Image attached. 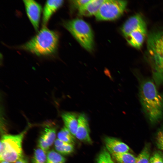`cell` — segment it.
Listing matches in <instances>:
<instances>
[{"mask_svg": "<svg viewBox=\"0 0 163 163\" xmlns=\"http://www.w3.org/2000/svg\"><path fill=\"white\" fill-rule=\"evenodd\" d=\"M55 148L57 152L63 155L70 154L74 149L73 145L69 143L60 146L55 147Z\"/></svg>", "mask_w": 163, "mask_h": 163, "instance_id": "21", "label": "cell"}, {"mask_svg": "<svg viewBox=\"0 0 163 163\" xmlns=\"http://www.w3.org/2000/svg\"><path fill=\"white\" fill-rule=\"evenodd\" d=\"M119 163H135L136 157L128 152L112 154Z\"/></svg>", "mask_w": 163, "mask_h": 163, "instance_id": "14", "label": "cell"}, {"mask_svg": "<svg viewBox=\"0 0 163 163\" xmlns=\"http://www.w3.org/2000/svg\"><path fill=\"white\" fill-rule=\"evenodd\" d=\"M63 25L83 47L88 51L92 50L94 36L87 23L82 19H76L66 21Z\"/></svg>", "mask_w": 163, "mask_h": 163, "instance_id": "6", "label": "cell"}, {"mask_svg": "<svg viewBox=\"0 0 163 163\" xmlns=\"http://www.w3.org/2000/svg\"><path fill=\"white\" fill-rule=\"evenodd\" d=\"M46 154V163H64L66 161V158L54 150L49 151Z\"/></svg>", "mask_w": 163, "mask_h": 163, "instance_id": "17", "label": "cell"}, {"mask_svg": "<svg viewBox=\"0 0 163 163\" xmlns=\"http://www.w3.org/2000/svg\"><path fill=\"white\" fill-rule=\"evenodd\" d=\"M56 130L53 127L48 126L45 128L41 135L50 147L55 140Z\"/></svg>", "mask_w": 163, "mask_h": 163, "instance_id": "15", "label": "cell"}, {"mask_svg": "<svg viewBox=\"0 0 163 163\" xmlns=\"http://www.w3.org/2000/svg\"><path fill=\"white\" fill-rule=\"evenodd\" d=\"M14 163H28L27 160L22 156Z\"/></svg>", "mask_w": 163, "mask_h": 163, "instance_id": "26", "label": "cell"}, {"mask_svg": "<svg viewBox=\"0 0 163 163\" xmlns=\"http://www.w3.org/2000/svg\"><path fill=\"white\" fill-rule=\"evenodd\" d=\"M0 163H10V162L5 161H0Z\"/></svg>", "mask_w": 163, "mask_h": 163, "instance_id": "27", "label": "cell"}, {"mask_svg": "<svg viewBox=\"0 0 163 163\" xmlns=\"http://www.w3.org/2000/svg\"><path fill=\"white\" fill-rule=\"evenodd\" d=\"M104 1V0H90L79 9V14L85 16L95 15Z\"/></svg>", "mask_w": 163, "mask_h": 163, "instance_id": "13", "label": "cell"}, {"mask_svg": "<svg viewBox=\"0 0 163 163\" xmlns=\"http://www.w3.org/2000/svg\"><path fill=\"white\" fill-rule=\"evenodd\" d=\"M38 146L46 153L48 151L50 146L47 142L41 136L40 137L38 143Z\"/></svg>", "mask_w": 163, "mask_h": 163, "instance_id": "22", "label": "cell"}, {"mask_svg": "<svg viewBox=\"0 0 163 163\" xmlns=\"http://www.w3.org/2000/svg\"><path fill=\"white\" fill-rule=\"evenodd\" d=\"M63 1L62 0H47L45 4L43 12L42 25L46 27L53 14L62 5Z\"/></svg>", "mask_w": 163, "mask_h": 163, "instance_id": "11", "label": "cell"}, {"mask_svg": "<svg viewBox=\"0 0 163 163\" xmlns=\"http://www.w3.org/2000/svg\"><path fill=\"white\" fill-rule=\"evenodd\" d=\"M61 116L65 126L75 137L78 123V116L74 112H64L62 113Z\"/></svg>", "mask_w": 163, "mask_h": 163, "instance_id": "12", "label": "cell"}, {"mask_svg": "<svg viewBox=\"0 0 163 163\" xmlns=\"http://www.w3.org/2000/svg\"><path fill=\"white\" fill-rule=\"evenodd\" d=\"M156 141L158 148L163 151V128L158 132Z\"/></svg>", "mask_w": 163, "mask_h": 163, "instance_id": "23", "label": "cell"}, {"mask_svg": "<svg viewBox=\"0 0 163 163\" xmlns=\"http://www.w3.org/2000/svg\"><path fill=\"white\" fill-rule=\"evenodd\" d=\"M78 123L75 137L80 141L88 143L92 142L90 135V129L88 119L84 113L78 117Z\"/></svg>", "mask_w": 163, "mask_h": 163, "instance_id": "9", "label": "cell"}, {"mask_svg": "<svg viewBox=\"0 0 163 163\" xmlns=\"http://www.w3.org/2000/svg\"><path fill=\"white\" fill-rule=\"evenodd\" d=\"M26 128L16 135L5 134L0 140V160L15 162L23 156L22 142Z\"/></svg>", "mask_w": 163, "mask_h": 163, "instance_id": "5", "label": "cell"}, {"mask_svg": "<svg viewBox=\"0 0 163 163\" xmlns=\"http://www.w3.org/2000/svg\"><path fill=\"white\" fill-rule=\"evenodd\" d=\"M146 56L153 78L157 84L163 83V29L148 36Z\"/></svg>", "mask_w": 163, "mask_h": 163, "instance_id": "3", "label": "cell"}, {"mask_svg": "<svg viewBox=\"0 0 163 163\" xmlns=\"http://www.w3.org/2000/svg\"><path fill=\"white\" fill-rule=\"evenodd\" d=\"M87 0H77L71 1V5L73 8H78V10L89 2Z\"/></svg>", "mask_w": 163, "mask_h": 163, "instance_id": "25", "label": "cell"}, {"mask_svg": "<svg viewBox=\"0 0 163 163\" xmlns=\"http://www.w3.org/2000/svg\"><path fill=\"white\" fill-rule=\"evenodd\" d=\"M104 143L107 150L111 155L127 152L129 150L126 144L113 137H106Z\"/></svg>", "mask_w": 163, "mask_h": 163, "instance_id": "10", "label": "cell"}, {"mask_svg": "<svg viewBox=\"0 0 163 163\" xmlns=\"http://www.w3.org/2000/svg\"><path fill=\"white\" fill-rule=\"evenodd\" d=\"M58 139L66 142L73 144L75 142L74 136L65 126L57 134Z\"/></svg>", "mask_w": 163, "mask_h": 163, "instance_id": "16", "label": "cell"}, {"mask_svg": "<svg viewBox=\"0 0 163 163\" xmlns=\"http://www.w3.org/2000/svg\"><path fill=\"white\" fill-rule=\"evenodd\" d=\"M96 163H115L109 152L103 149L100 153L97 159Z\"/></svg>", "mask_w": 163, "mask_h": 163, "instance_id": "19", "label": "cell"}, {"mask_svg": "<svg viewBox=\"0 0 163 163\" xmlns=\"http://www.w3.org/2000/svg\"><path fill=\"white\" fill-rule=\"evenodd\" d=\"M127 5L126 1L104 0L98 12L95 15L99 21L112 20L120 17Z\"/></svg>", "mask_w": 163, "mask_h": 163, "instance_id": "7", "label": "cell"}, {"mask_svg": "<svg viewBox=\"0 0 163 163\" xmlns=\"http://www.w3.org/2000/svg\"><path fill=\"white\" fill-rule=\"evenodd\" d=\"M47 154L40 148L35 149L31 159V163H46Z\"/></svg>", "mask_w": 163, "mask_h": 163, "instance_id": "18", "label": "cell"}, {"mask_svg": "<svg viewBox=\"0 0 163 163\" xmlns=\"http://www.w3.org/2000/svg\"><path fill=\"white\" fill-rule=\"evenodd\" d=\"M23 2L29 20L35 30L38 31L42 11L41 6L34 0H24Z\"/></svg>", "mask_w": 163, "mask_h": 163, "instance_id": "8", "label": "cell"}, {"mask_svg": "<svg viewBox=\"0 0 163 163\" xmlns=\"http://www.w3.org/2000/svg\"><path fill=\"white\" fill-rule=\"evenodd\" d=\"M149 163H163V156L159 152H155L150 158Z\"/></svg>", "mask_w": 163, "mask_h": 163, "instance_id": "24", "label": "cell"}, {"mask_svg": "<svg viewBox=\"0 0 163 163\" xmlns=\"http://www.w3.org/2000/svg\"><path fill=\"white\" fill-rule=\"evenodd\" d=\"M139 95L143 111L150 121L155 123L161 120L163 117V96L155 83L148 79L142 81Z\"/></svg>", "mask_w": 163, "mask_h": 163, "instance_id": "1", "label": "cell"}, {"mask_svg": "<svg viewBox=\"0 0 163 163\" xmlns=\"http://www.w3.org/2000/svg\"><path fill=\"white\" fill-rule=\"evenodd\" d=\"M121 30L129 44L135 48H140L147 34L146 24L140 15L137 14L130 17Z\"/></svg>", "mask_w": 163, "mask_h": 163, "instance_id": "4", "label": "cell"}, {"mask_svg": "<svg viewBox=\"0 0 163 163\" xmlns=\"http://www.w3.org/2000/svg\"><path fill=\"white\" fill-rule=\"evenodd\" d=\"M59 40L57 32L43 27L35 36L17 48L38 56H50L56 53Z\"/></svg>", "mask_w": 163, "mask_h": 163, "instance_id": "2", "label": "cell"}, {"mask_svg": "<svg viewBox=\"0 0 163 163\" xmlns=\"http://www.w3.org/2000/svg\"><path fill=\"white\" fill-rule=\"evenodd\" d=\"M150 159L149 150L145 146L136 157L135 163H149Z\"/></svg>", "mask_w": 163, "mask_h": 163, "instance_id": "20", "label": "cell"}]
</instances>
